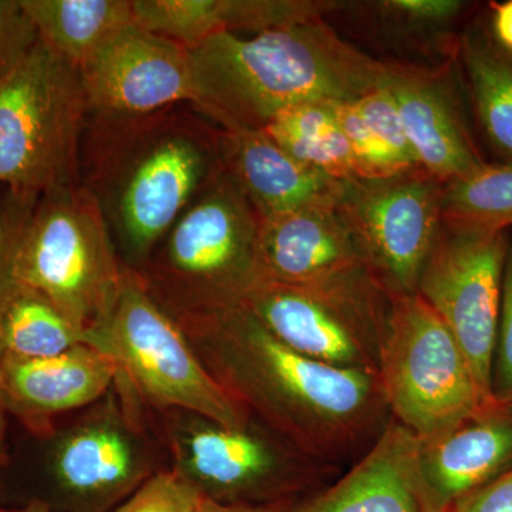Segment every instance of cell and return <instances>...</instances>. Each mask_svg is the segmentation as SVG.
<instances>
[{
	"instance_id": "cell-1",
	"label": "cell",
	"mask_w": 512,
	"mask_h": 512,
	"mask_svg": "<svg viewBox=\"0 0 512 512\" xmlns=\"http://www.w3.org/2000/svg\"><path fill=\"white\" fill-rule=\"evenodd\" d=\"M174 318L239 409L312 460L352 466L392 419L379 376L295 352L245 306Z\"/></svg>"
},
{
	"instance_id": "cell-2",
	"label": "cell",
	"mask_w": 512,
	"mask_h": 512,
	"mask_svg": "<svg viewBox=\"0 0 512 512\" xmlns=\"http://www.w3.org/2000/svg\"><path fill=\"white\" fill-rule=\"evenodd\" d=\"M181 106L137 119L87 116L80 184L99 202L121 262L134 271L222 170L221 130Z\"/></svg>"
},
{
	"instance_id": "cell-3",
	"label": "cell",
	"mask_w": 512,
	"mask_h": 512,
	"mask_svg": "<svg viewBox=\"0 0 512 512\" xmlns=\"http://www.w3.org/2000/svg\"><path fill=\"white\" fill-rule=\"evenodd\" d=\"M194 103L221 131L264 130L312 101L348 103L383 82L386 64L350 45L325 19L244 37L220 33L188 49Z\"/></svg>"
},
{
	"instance_id": "cell-4",
	"label": "cell",
	"mask_w": 512,
	"mask_h": 512,
	"mask_svg": "<svg viewBox=\"0 0 512 512\" xmlns=\"http://www.w3.org/2000/svg\"><path fill=\"white\" fill-rule=\"evenodd\" d=\"M259 217L224 168L202 188L138 269L173 316L244 305L261 284Z\"/></svg>"
},
{
	"instance_id": "cell-5",
	"label": "cell",
	"mask_w": 512,
	"mask_h": 512,
	"mask_svg": "<svg viewBox=\"0 0 512 512\" xmlns=\"http://www.w3.org/2000/svg\"><path fill=\"white\" fill-rule=\"evenodd\" d=\"M119 367V379L156 409L200 414L229 427L249 417L205 367L180 323L148 291L134 269L124 268L113 305L84 333Z\"/></svg>"
},
{
	"instance_id": "cell-6",
	"label": "cell",
	"mask_w": 512,
	"mask_h": 512,
	"mask_svg": "<svg viewBox=\"0 0 512 512\" xmlns=\"http://www.w3.org/2000/svg\"><path fill=\"white\" fill-rule=\"evenodd\" d=\"M86 120L79 69L37 37L0 79V185L45 194L77 183Z\"/></svg>"
},
{
	"instance_id": "cell-7",
	"label": "cell",
	"mask_w": 512,
	"mask_h": 512,
	"mask_svg": "<svg viewBox=\"0 0 512 512\" xmlns=\"http://www.w3.org/2000/svg\"><path fill=\"white\" fill-rule=\"evenodd\" d=\"M124 268L92 192L77 181L40 195L16 282L47 296L84 336L109 312Z\"/></svg>"
},
{
	"instance_id": "cell-8",
	"label": "cell",
	"mask_w": 512,
	"mask_h": 512,
	"mask_svg": "<svg viewBox=\"0 0 512 512\" xmlns=\"http://www.w3.org/2000/svg\"><path fill=\"white\" fill-rule=\"evenodd\" d=\"M173 470L202 498L222 504L296 503L340 468L306 457L254 420L229 427L200 414L168 410Z\"/></svg>"
},
{
	"instance_id": "cell-9",
	"label": "cell",
	"mask_w": 512,
	"mask_h": 512,
	"mask_svg": "<svg viewBox=\"0 0 512 512\" xmlns=\"http://www.w3.org/2000/svg\"><path fill=\"white\" fill-rule=\"evenodd\" d=\"M377 376L390 417L419 441L436 439L487 404L453 333L417 293L393 296Z\"/></svg>"
},
{
	"instance_id": "cell-10",
	"label": "cell",
	"mask_w": 512,
	"mask_h": 512,
	"mask_svg": "<svg viewBox=\"0 0 512 512\" xmlns=\"http://www.w3.org/2000/svg\"><path fill=\"white\" fill-rule=\"evenodd\" d=\"M138 399L117 377L82 419L50 437L47 467L73 512H104L126 500L154 474L141 434Z\"/></svg>"
},
{
	"instance_id": "cell-11",
	"label": "cell",
	"mask_w": 512,
	"mask_h": 512,
	"mask_svg": "<svg viewBox=\"0 0 512 512\" xmlns=\"http://www.w3.org/2000/svg\"><path fill=\"white\" fill-rule=\"evenodd\" d=\"M508 242L507 232L451 227L443 222L417 286V295L453 333L487 404L494 403L491 369Z\"/></svg>"
},
{
	"instance_id": "cell-12",
	"label": "cell",
	"mask_w": 512,
	"mask_h": 512,
	"mask_svg": "<svg viewBox=\"0 0 512 512\" xmlns=\"http://www.w3.org/2000/svg\"><path fill=\"white\" fill-rule=\"evenodd\" d=\"M392 301L382 286L315 291L262 281L242 306L295 352L323 365L377 375Z\"/></svg>"
},
{
	"instance_id": "cell-13",
	"label": "cell",
	"mask_w": 512,
	"mask_h": 512,
	"mask_svg": "<svg viewBox=\"0 0 512 512\" xmlns=\"http://www.w3.org/2000/svg\"><path fill=\"white\" fill-rule=\"evenodd\" d=\"M443 185L423 170L343 185L340 211L377 281L392 296L417 293L443 229Z\"/></svg>"
},
{
	"instance_id": "cell-14",
	"label": "cell",
	"mask_w": 512,
	"mask_h": 512,
	"mask_svg": "<svg viewBox=\"0 0 512 512\" xmlns=\"http://www.w3.org/2000/svg\"><path fill=\"white\" fill-rule=\"evenodd\" d=\"M79 72L87 116L137 119L194 103L187 47L136 22L111 37Z\"/></svg>"
},
{
	"instance_id": "cell-15",
	"label": "cell",
	"mask_w": 512,
	"mask_h": 512,
	"mask_svg": "<svg viewBox=\"0 0 512 512\" xmlns=\"http://www.w3.org/2000/svg\"><path fill=\"white\" fill-rule=\"evenodd\" d=\"M258 262L262 281L274 284L315 291L383 286L367 264L339 202L259 220Z\"/></svg>"
},
{
	"instance_id": "cell-16",
	"label": "cell",
	"mask_w": 512,
	"mask_h": 512,
	"mask_svg": "<svg viewBox=\"0 0 512 512\" xmlns=\"http://www.w3.org/2000/svg\"><path fill=\"white\" fill-rule=\"evenodd\" d=\"M384 64L383 84L396 103L421 170L447 184L484 165L450 73L413 64Z\"/></svg>"
},
{
	"instance_id": "cell-17",
	"label": "cell",
	"mask_w": 512,
	"mask_h": 512,
	"mask_svg": "<svg viewBox=\"0 0 512 512\" xmlns=\"http://www.w3.org/2000/svg\"><path fill=\"white\" fill-rule=\"evenodd\" d=\"M117 376L116 362L86 342L53 356L0 357L6 412L43 440L56 433V417L99 402Z\"/></svg>"
},
{
	"instance_id": "cell-18",
	"label": "cell",
	"mask_w": 512,
	"mask_h": 512,
	"mask_svg": "<svg viewBox=\"0 0 512 512\" xmlns=\"http://www.w3.org/2000/svg\"><path fill=\"white\" fill-rule=\"evenodd\" d=\"M419 448V439L390 419L343 476L288 512H443L421 474Z\"/></svg>"
},
{
	"instance_id": "cell-19",
	"label": "cell",
	"mask_w": 512,
	"mask_h": 512,
	"mask_svg": "<svg viewBox=\"0 0 512 512\" xmlns=\"http://www.w3.org/2000/svg\"><path fill=\"white\" fill-rule=\"evenodd\" d=\"M225 173L247 197L259 220L312 205L338 204L345 181L299 163L264 130L220 131Z\"/></svg>"
},
{
	"instance_id": "cell-20",
	"label": "cell",
	"mask_w": 512,
	"mask_h": 512,
	"mask_svg": "<svg viewBox=\"0 0 512 512\" xmlns=\"http://www.w3.org/2000/svg\"><path fill=\"white\" fill-rule=\"evenodd\" d=\"M420 470L440 510L512 468V406L485 404L436 439L420 441Z\"/></svg>"
},
{
	"instance_id": "cell-21",
	"label": "cell",
	"mask_w": 512,
	"mask_h": 512,
	"mask_svg": "<svg viewBox=\"0 0 512 512\" xmlns=\"http://www.w3.org/2000/svg\"><path fill=\"white\" fill-rule=\"evenodd\" d=\"M340 6L329 0H133L141 28L187 49L220 33L258 35L325 19Z\"/></svg>"
},
{
	"instance_id": "cell-22",
	"label": "cell",
	"mask_w": 512,
	"mask_h": 512,
	"mask_svg": "<svg viewBox=\"0 0 512 512\" xmlns=\"http://www.w3.org/2000/svg\"><path fill=\"white\" fill-rule=\"evenodd\" d=\"M474 116L488 147L512 163V53L488 30L487 19L474 20L457 42Z\"/></svg>"
},
{
	"instance_id": "cell-23",
	"label": "cell",
	"mask_w": 512,
	"mask_h": 512,
	"mask_svg": "<svg viewBox=\"0 0 512 512\" xmlns=\"http://www.w3.org/2000/svg\"><path fill=\"white\" fill-rule=\"evenodd\" d=\"M37 37L80 69L134 19L133 0H20Z\"/></svg>"
},
{
	"instance_id": "cell-24",
	"label": "cell",
	"mask_w": 512,
	"mask_h": 512,
	"mask_svg": "<svg viewBox=\"0 0 512 512\" xmlns=\"http://www.w3.org/2000/svg\"><path fill=\"white\" fill-rule=\"evenodd\" d=\"M336 103L312 101L279 113L266 134L299 163L333 180H356L355 157L335 110Z\"/></svg>"
},
{
	"instance_id": "cell-25",
	"label": "cell",
	"mask_w": 512,
	"mask_h": 512,
	"mask_svg": "<svg viewBox=\"0 0 512 512\" xmlns=\"http://www.w3.org/2000/svg\"><path fill=\"white\" fill-rule=\"evenodd\" d=\"M83 342L82 330L36 289L15 282L0 298V357L53 356Z\"/></svg>"
},
{
	"instance_id": "cell-26",
	"label": "cell",
	"mask_w": 512,
	"mask_h": 512,
	"mask_svg": "<svg viewBox=\"0 0 512 512\" xmlns=\"http://www.w3.org/2000/svg\"><path fill=\"white\" fill-rule=\"evenodd\" d=\"M441 210L451 227L507 232L512 227V163H485L444 184Z\"/></svg>"
},
{
	"instance_id": "cell-27",
	"label": "cell",
	"mask_w": 512,
	"mask_h": 512,
	"mask_svg": "<svg viewBox=\"0 0 512 512\" xmlns=\"http://www.w3.org/2000/svg\"><path fill=\"white\" fill-rule=\"evenodd\" d=\"M40 195L0 185V298L16 282L20 248Z\"/></svg>"
},
{
	"instance_id": "cell-28",
	"label": "cell",
	"mask_w": 512,
	"mask_h": 512,
	"mask_svg": "<svg viewBox=\"0 0 512 512\" xmlns=\"http://www.w3.org/2000/svg\"><path fill=\"white\" fill-rule=\"evenodd\" d=\"M202 497L177 471H157L113 512H198Z\"/></svg>"
},
{
	"instance_id": "cell-29",
	"label": "cell",
	"mask_w": 512,
	"mask_h": 512,
	"mask_svg": "<svg viewBox=\"0 0 512 512\" xmlns=\"http://www.w3.org/2000/svg\"><path fill=\"white\" fill-rule=\"evenodd\" d=\"M493 402L512 406V239L505 258L500 318L491 369Z\"/></svg>"
},
{
	"instance_id": "cell-30",
	"label": "cell",
	"mask_w": 512,
	"mask_h": 512,
	"mask_svg": "<svg viewBox=\"0 0 512 512\" xmlns=\"http://www.w3.org/2000/svg\"><path fill=\"white\" fill-rule=\"evenodd\" d=\"M37 42V32L20 0H0V79Z\"/></svg>"
},
{
	"instance_id": "cell-31",
	"label": "cell",
	"mask_w": 512,
	"mask_h": 512,
	"mask_svg": "<svg viewBox=\"0 0 512 512\" xmlns=\"http://www.w3.org/2000/svg\"><path fill=\"white\" fill-rule=\"evenodd\" d=\"M376 6L386 18L421 28L447 25L467 8L466 3L458 0H384Z\"/></svg>"
},
{
	"instance_id": "cell-32",
	"label": "cell",
	"mask_w": 512,
	"mask_h": 512,
	"mask_svg": "<svg viewBox=\"0 0 512 512\" xmlns=\"http://www.w3.org/2000/svg\"><path fill=\"white\" fill-rule=\"evenodd\" d=\"M446 512H512V468L456 501Z\"/></svg>"
},
{
	"instance_id": "cell-33",
	"label": "cell",
	"mask_w": 512,
	"mask_h": 512,
	"mask_svg": "<svg viewBox=\"0 0 512 512\" xmlns=\"http://www.w3.org/2000/svg\"><path fill=\"white\" fill-rule=\"evenodd\" d=\"M485 19L495 42L512 53V0L491 3L490 16Z\"/></svg>"
},
{
	"instance_id": "cell-34",
	"label": "cell",
	"mask_w": 512,
	"mask_h": 512,
	"mask_svg": "<svg viewBox=\"0 0 512 512\" xmlns=\"http://www.w3.org/2000/svg\"><path fill=\"white\" fill-rule=\"evenodd\" d=\"M295 503L222 504L202 498L198 512H288Z\"/></svg>"
},
{
	"instance_id": "cell-35",
	"label": "cell",
	"mask_w": 512,
	"mask_h": 512,
	"mask_svg": "<svg viewBox=\"0 0 512 512\" xmlns=\"http://www.w3.org/2000/svg\"><path fill=\"white\" fill-rule=\"evenodd\" d=\"M8 412L3 404L2 394H0V464L8 461V448H6V429H8Z\"/></svg>"
},
{
	"instance_id": "cell-36",
	"label": "cell",
	"mask_w": 512,
	"mask_h": 512,
	"mask_svg": "<svg viewBox=\"0 0 512 512\" xmlns=\"http://www.w3.org/2000/svg\"><path fill=\"white\" fill-rule=\"evenodd\" d=\"M0 512H59L53 510L49 504L43 503V501H32V503L26 505L25 508H20V510H3L0 508Z\"/></svg>"
}]
</instances>
